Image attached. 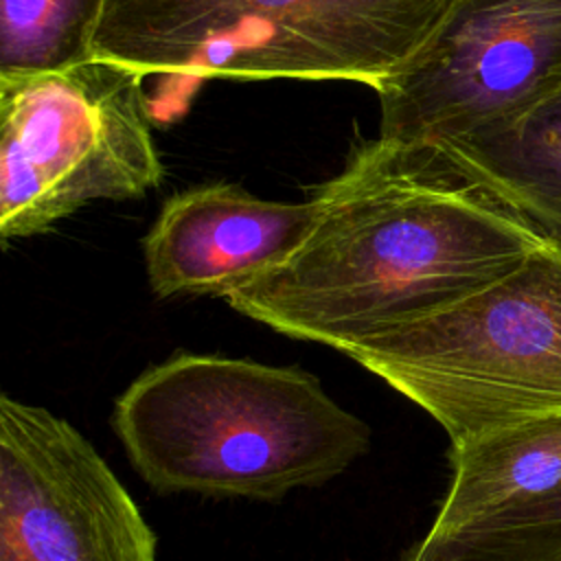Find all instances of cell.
Returning a JSON list of instances; mask_svg holds the SVG:
<instances>
[{
  "instance_id": "8992f818",
  "label": "cell",
  "mask_w": 561,
  "mask_h": 561,
  "mask_svg": "<svg viewBox=\"0 0 561 561\" xmlns=\"http://www.w3.org/2000/svg\"><path fill=\"white\" fill-rule=\"evenodd\" d=\"M561 90V0H456L375 92L379 136L434 145Z\"/></svg>"
},
{
  "instance_id": "9c48e42d",
  "label": "cell",
  "mask_w": 561,
  "mask_h": 561,
  "mask_svg": "<svg viewBox=\"0 0 561 561\" xmlns=\"http://www.w3.org/2000/svg\"><path fill=\"white\" fill-rule=\"evenodd\" d=\"M430 147L561 245V90Z\"/></svg>"
},
{
  "instance_id": "7c38bea8",
  "label": "cell",
  "mask_w": 561,
  "mask_h": 561,
  "mask_svg": "<svg viewBox=\"0 0 561 561\" xmlns=\"http://www.w3.org/2000/svg\"><path fill=\"white\" fill-rule=\"evenodd\" d=\"M403 561H561V486L456 533L425 535Z\"/></svg>"
},
{
  "instance_id": "ba28073f",
  "label": "cell",
  "mask_w": 561,
  "mask_h": 561,
  "mask_svg": "<svg viewBox=\"0 0 561 561\" xmlns=\"http://www.w3.org/2000/svg\"><path fill=\"white\" fill-rule=\"evenodd\" d=\"M324 208L316 191L305 202L261 199L228 182L173 195L145 237V263L156 296H221L285 263L311 234Z\"/></svg>"
},
{
  "instance_id": "3957f363",
  "label": "cell",
  "mask_w": 561,
  "mask_h": 561,
  "mask_svg": "<svg viewBox=\"0 0 561 561\" xmlns=\"http://www.w3.org/2000/svg\"><path fill=\"white\" fill-rule=\"evenodd\" d=\"M456 0H107L92 57L180 79L377 90Z\"/></svg>"
},
{
  "instance_id": "6da1fadb",
  "label": "cell",
  "mask_w": 561,
  "mask_h": 561,
  "mask_svg": "<svg viewBox=\"0 0 561 561\" xmlns=\"http://www.w3.org/2000/svg\"><path fill=\"white\" fill-rule=\"evenodd\" d=\"M318 193L324 208L307 241L226 302L287 337L340 353L557 245L430 145L366 140Z\"/></svg>"
},
{
  "instance_id": "7a4b0ae2",
  "label": "cell",
  "mask_w": 561,
  "mask_h": 561,
  "mask_svg": "<svg viewBox=\"0 0 561 561\" xmlns=\"http://www.w3.org/2000/svg\"><path fill=\"white\" fill-rule=\"evenodd\" d=\"M110 423L162 495L276 502L337 478L373 440L316 375L217 353L149 366L116 397Z\"/></svg>"
},
{
  "instance_id": "30bf717a",
  "label": "cell",
  "mask_w": 561,
  "mask_h": 561,
  "mask_svg": "<svg viewBox=\"0 0 561 561\" xmlns=\"http://www.w3.org/2000/svg\"><path fill=\"white\" fill-rule=\"evenodd\" d=\"M449 465L451 480L427 530L432 537L561 486V414L449 445Z\"/></svg>"
},
{
  "instance_id": "5b68a950",
  "label": "cell",
  "mask_w": 561,
  "mask_h": 561,
  "mask_svg": "<svg viewBox=\"0 0 561 561\" xmlns=\"http://www.w3.org/2000/svg\"><path fill=\"white\" fill-rule=\"evenodd\" d=\"M145 75L105 59L0 77V237L46 232L96 199L160 186Z\"/></svg>"
},
{
  "instance_id": "8fae6325",
  "label": "cell",
  "mask_w": 561,
  "mask_h": 561,
  "mask_svg": "<svg viewBox=\"0 0 561 561\" xmlns=\"http://www.w3.org/2000/svg\"><path fill=\"white\" fill-rule=\"evenodd\" d=\"M107 0H0V77L66 70L92 59Z\"/></svg>"
},
{
  "instance_id": "52a82bcc",
  "label": "cell",
  "mask_w": 561,
  "mask_h": 561,
  "mask_svg": "<svg viewBox=\"0 0 561 561\" xmlns=\"http://www.w3.org/2000/svg\"><path fill=\"white\" fill-rule=\"evenodd\" d=\"M0 561H158V539L96 447L0 397Z\"/></svg>"
},
{
  "instance_id": "277c9868",
  "label": "cell",
  "mask_w": 561,
  "mask_h": 561,
  "mask_svg": "<svg viewBox=\"0 0 561 561\" xmlns=\"http://www.w3.org/2000/svg\"><path fill=\"white\" fill-rule=\"evenodd\" d=\"M425 410L451 445L561 414V245L344 351Z\"/></svg>"
}]
</instances>
